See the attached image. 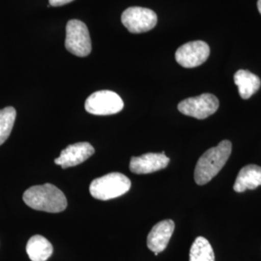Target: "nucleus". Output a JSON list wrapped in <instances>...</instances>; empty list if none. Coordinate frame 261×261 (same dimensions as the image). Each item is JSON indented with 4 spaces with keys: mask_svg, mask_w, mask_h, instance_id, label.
Wrapping results in <instances>:
<instances>
[{
    "mask_svg": "<svg viewBox=\"0 0 261 261\" xmlns=\"http://www.w3.org/2000/svg\"><path fill=\"white\" fill-rule=\"evenodd\" d=\"M22 199L30 208L48 213H59L67 208V198L61 190L53 184L30 187Z\"/></svg>",
    "mask_w": 261,
    "mask_h": 261,
    "instance_id": "nucleus-1",
    "label": "nucleus"
},
{
    "mask_svg": "<svg viewBox=\"0 0 261 261\" xmlns=\"http://www.w3.org/2000/svg\"><path fill=\"white\" fill-rule=\"evenodd\" d=\"M232 144L223 140L217 146L207 150L197 161L195 168V181L199 186L205 185L222 170L230 157Z\"/></svg>",
    "mask_w": 261,
    "mask_h": 261,
    "instance_id": "nucleus-2",
    "label": "nucleus"
},
{
    "mask_svg": "<svg viewBox=\"0 0 261 261\" xmlns=\"http://www.w3.org/2000/svg\"><path fill=\"white\" fill-rule=\"evenodd\" d=\"M130 189L129 178L120 172H112L94 179L89 186V192L94 198L106 201L123 196Z\"/></svg>",
    "mask_w": 261,
    "mask_h": 261,
    "instance_id": "nucleus-3",
    "label": "nucleus"
},
{
    "mask_svg": "<svg viewBox=\"0 0 261 261\" xmlns=\"http://www.w3.org/2000/svg\"><path fill=\"white\" fill-rule=\"evenodd\" d=\"M65 47L76 56H89L91 53V39L86 24L79 19H71L66 27Z\"/></svg>",
    "mask_w": 261,
    "mask_h": 261,
    "instance_id": "nucleus-4",
    "label": "nucleus"
},
{
    "mask_svg": "<svg viewBox=\"0 0 261 261\" xmlns=\"http://www.w3.org/2000/svg\"><path fill=\"white\" fill-rule=\"evenodd\" d=\"M86 112L94 115H112L121 112L124 103L118 94L101 90L91 94L85 101Z\"/></svg>",
    "mask_w": 261,
    "mask_h": 261,
    "instance_id": "nucleus-5",
    "label": "nucleus"
},
{
    "mask_svg": "<svg viewBox=\"0 0 261 261\" xmlns=\"http://www.w3.org/2000/svg\"><path fill=\"white\" fill-rule=\"evenodd\" d=\"M219 100L213 94L204 93L183 100L178 105V111L196 119H205L219 109Z\"/></svg>",
    "mask_w": 261,
    "mask_h": 261,
    "instance_id": "nucleus-6",
    "label": "nucleus"
},
{
    "mask_svg": "<svg viewBox=\"0 0 261 261\" xmlns=\"http://www.w3.org/2000/svg\"><path fill=\"white\" fill-rule=\"evenodd\" d=\"M122 23L130 33L147 32L156 27L158 18L153 10L130 7L122 14Z\"/></svg>",
    "mask_w": 261,
    "mask_h": 261,
    "instance_id": "nucleus-7",
    "label": "nucleus"
},
{
    "mask_svg": "<svg viewBox=\"0 0 261 261\" xmlns=\"http://www.w3.org/2000/svg\"><path fill=\"white\" fill-rule=\"evenodd\" d=\"M210 47L203 41H193L182 45L175 53L178 64L184 68H195L205 62Z\"/></svg>",
    "mask_w": 261,
    "mask_h": 261,
    "instance_id": "nucleus-8",
    "label": "nucleus"
},
{
    "mask_svg": "<svg viewBox=\"0 0 261 261\" xmlns=\"http://www.w3.org/2000/svg\"><path fill=\"white\" fill-rule=\"evenodd\" d=\"M95 149L89 142H77L62 150L55 163L62 168H72L83 164L93 155Z\"/></svg>",
    "mask_w": 261,
    "mask_h": 261,
    "instance_id": "nucleus-9",
    "label": "nucleus"
},
{
    "mask_svg": "<svg viewBox=\"0 0 261 261\" xmlns=\"http://www.w3.org/2000/svg\"><path fill=\"white\" fill-rule=\"evenodd\" d=\"M169 158L165 152L147 153L130 159V170L136 174H148L167 168Z\"/></svg>",
    "mask_w": 261,
    "mask_h": 261,
    "instance_id": "nucleus-10",
    "label": "nucleus"
},
{
    "mask_svg": "<svg viewBox=\"0 0 261 261\" xmlns=\"http://www.w3.org/2000/svg\"><path fill=\"white\" fill-rule=\"evenodd\" d=\"M175 224L172 220H165L155 224L147 236V247L155 255L164 252L173 234Z\"/></svg>",
    "mask_w": 261,
    "mask_h": 261,
    "instance_id": "nucleus-11",
    "label": "nucleus"
},
{
    "mask_svg": "<svg viewBox=\"0 0 261 261\" xmlns=\"http://www.w3.org/2000/svg\"><path fill=\"white\" fill-rule=\"evenodd\" d=\"M261 186V168L255 165L246 166L238 173L233 189L236 193L254 190Z\"/></svg>",
    "mask_w": 261,
    "mask_h": 261,
    "instance_id": "nucleus-12",
    "label": "nucleus"
},
{
    "mask_svg": "<svg viewBox=\"0 0 261 261\" xmlns=\"http://www.w3.org/2000/svg\"><path fill=\"white\" fill-rule=\"evenodd\" d=\"M234 83L244 100H248L260 88V79L247 70H239L234 75Z\"/></svg>",
    "mask_w": 261,
    "mask_h": 261,
    "instance_id": "nucleus-13",
    "label": "nucleus"
},
{
    "mask_svg": "<svg viewBox=\"0 0 261 261\" xmlns=\"http://www.w3.org/2000/svg\"><path fill=\"white\" fill-rule=\"evenodd\" d=\"M53 252L51 243L42 235H34L28 240L27 252L31 261H47Z\"/></svg>",
    "mask_w": 261,
    "mask_h": 261,
    "instance_id": "nucleus-14",
    "label": "nucleus"
},
{
    "mask_svg": "<svg viewBox=\"0 0 261 261\" xmlns=\"http://www.w3.org/2000/svg\"><path fill=\"white\" fill-rule=\"evenodd\" d=\"M190 261H215L213 248L209 241L202 237H197L190 250Z\"/></svg>",
    "mask_w": 261,
    "mask_h": 261,
    "instance_id": "nucleus-15",
    "label": "nucleus"
},
{
    "mask_svg": "<svg viewBox=\"0 0 261 261\" xmlns=\"http://www.w3.org/2000/svg\"><path fill=\"white\" fill-rule=\"evenodd\" d=\"M17 112L13 107H7L0 110V145H2L11 135Z\"/></svg>",
    "mask_w": 261,
    "mask_h": 261,
    "instance_id": "nucleus-16",
    "label": "nucleus"
},
{
    "mask_svg": "<svg viewBox=\"0 0 261 261\" xmlns=\"http://www.w3.org/2000/svg\"><path fill=\"white\" fill-rule=\"evenodd\" d=\"M49 1V5L53 7H59L62 5L68 4L74 0H48Z\"/></svg>",
    "mask_w": 261,
    "mask_h": 261,
    "instance_id": "nucleus-17",
    "label": "nucleus"
},
{
    "mask_svg": "<svg viewBox=\"0 0 261 261\" xmlns=\"http://www.w3.org/2000/svg\"><path fill=\"white\" fill-rule=\"evenodd\" d=\"M257 8H258V11H259V13L261 14V0L257 1Z\"/></svg>",
    "mask_w": 261,
    "mask_h": 261,
    "instance_id": "nucleus-18",
    "label": "nucleus"
}]
</instances>
